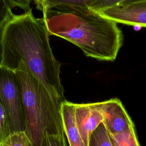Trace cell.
Masks as SVG:
<instances>
[{"mask_svg": "<svg viewBox=\"0 0 146 146\" xmlns=\"http://www.w3.org/2000/svg\"><path fill=\"white\" fill-rule=\"evenodd\" d=\"M90 0L35 1L43 13L49 35L79 47L98 60L114 61L123 43L117 23L91 10Z\"/></svg>", "mask_w": 146, "mask_h": 146, "instance_id": "1", "label": "cell"}, {"mask_svg": "<svg viewBox=\"0 0 146 146\" xmlns=\"http://www.w3.org/2000/svg\"><path fill=\"white\" fill-rule=\"evenodd\" d=\"M49 35L44 19L36 18L31 9L16 14L3 33L1 66L31 74L60 106L65 100L60 78L62 64L53 54Z\"/></svg>", "mask_w": 146, "mask_h": 146, "instance_id": "2", "label": "cell"}, {"mask_svg": "<svg viewBox=\"0 0 146 146\" xmlns=\"http://www.w3.org/2000/svg\"><path fill=\"white\" fill-rule=\"evenodd\" d=\"M21 87L26 119V135L33 146H41L44 133L66 135L60 106L45 86L26 71H15Z\"/></svg>", "mask_w": 146, "mask_h": 146, "instance_id": "3", "label": "cell"}, {"mask_svg": "<svg viewBox=\"0 0 146 146\" xmlns=\"http://www.w3.org/2000/svg\"><path fill=\"white\" fill-rule=\"evenodd\" d=\"M0 103L8 119L10 134L25 132V114L17 74L2 66H0Z\"/></svg>", "mask_w": 146, "mask_h": 146, "instance_id": "4", "label": "cell"}, {"mask_svg": "<svg viewBox=\"0 0 146 146\" xmlns=\"http://www.w3.org/2000/svg\"><path fill=\"white\" fill-rule=\"evenodd\" d=\"M99 14L116 23L146 27V0H120Z\"/></svg>", "mask_w": 146, "mask_h": 146, "instance_id": "5", "label": "cell"}, {"mask_svg": "<svg viewBox=\"0 0 146 146\" xmlns=\"http://www.w3.org/2000/svg\"><path fill=\"white\" fill-rule=\"evenodd\" d=\"M104 124L110 135H115L134 127L121 102L112 98L100 102Z\"/></svg>", "mask_w": 146, "mask_h": 146, "instance_id": "6", "label": "cell"}, {"mask_svg": "<svg viewBox=\"0 0 146 146\" xmlns=\"http://www.w3.org/2000/svg\"><path fill=\"white\" fill-rule=\"evenodd\" d=\"M75 117L78 129L86 146H88L91 133L103 122L100 102L75 104Z\"/></svg>", "mask_w": 146, "mask_h": 146, "instance_id": "7", "label": "cell"}, {"mask_svg": "<svg viewBox=\"0 0 146 146\" xmlns=\"http://www.w3.org/2000/svg\"><path fill=\"white\" fill-rule=\"evenodd\" d=\"M75 104L66 100L60 106L64 133L70 146H86L78 129L75 117Z\"/></svg>", "mask_w": 146, "mask_h": 146, "instance_id": "8", "label": "cell"}, {"mask_svg": "<svg viewBox=\"0 0 146 146\" xmlns=\"http://www.w3.org/2000/svg\"><path fill=\"white\" fill-rule=\"evenodd\" d=\"M29 1L0 0V66L2 62V39L6 27L16 15L14 9L21 8L25 11L31 9Z\"/></svg>", "mask_w": 146, "mask_h": 146, "instance_id": "9", "label": "cell"}, {"mask_svg": "<svg viewBox=\"0 0 146 146\" xmlns=\"http://www.w3.org/2000/svg\"><path fill=\"white\" fill-rule=\"evenodd\" d=\"M110 135L113 146H140L135 126L121 132Z\"/></svg>", "mask_w": 146, "mask_h": 146, "instance_id": "10", "label": "cell"}, {"mask_svg": "<svg viewBox=\"0 0 146 146\" xmlns=\"http://www.w3.org/2000/svg\"><path fill=\"white\" fill-rule=\"evenodd\" d=\"M88 146H113L110 133L103 123H100L91 133Z\"/></svg>", "mask_w": 146, "mask_h": 146, "instance_id": "11", "label": "cell"}, {"mask_svg": "<svg viewBox=\"0 0 146 146\" xmlns=\"http://www.w3.org/2000/svg\"><path fill=\"white\" fill-rule=\"evenodd\" d=\"M0 146H33L25 132L10 134L2 142Z\"/></svg>", "mask_w": 146, "mask_h": 146, "instance_id": "12", "label": "cell"}, {"mask_svg": "<svg viewBox=\"0 0 146 146\" xmlns=\"http://www.w3.org/2000/svg\"><path fill=\"white\" fill-rule=\"evenodd\" d=\"M41 146H68L66 135H48L44 133Z\"/></svg>", "mask_w": 146, "mask_h": 146, "instance_id": "13", "label": "cell"}, {"mask_svg": "<svg viewBox=\"0 0 146 146\" xmlns=\"http://www.w3.org/2000/svg\"><path fill=\"white\" fill-rule=\"evenodd\" d=\"M120 0H90L88 7L92 11L100 13L102 11L116 5Z\"/></svg>", "mask_w": 146, "mask_h": 146, "instance_id": "14", "label": "cell"}, {"mask_svg": "<svg viewBox=\"0 0 146 146\" xmlns=\"http://www.w3.org/2000/svg\"><path fill=\"white\" fill-rule=\"evenodd\" d=\"M10 135L8 119L6 112L0 103V143Z\"/></svg>", "mask_w": 146, "mask_h": 146, "instance_id": "15", "label": "cell"}]
</instances>
